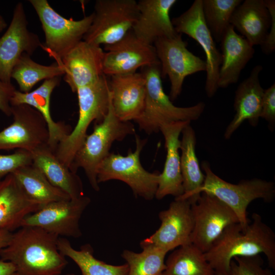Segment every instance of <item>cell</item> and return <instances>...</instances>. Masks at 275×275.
Instances as JSON below:
<instances>
[{
	"mask_svg": "<svg viewBox=\"0 0 275 275\" xmlns=\"http://www.w3.org/2000/svg\"><path fill=\"white\" fill-rule=\"evenodd\" d=\"M190 124L189 121H178L164 124L160 128L164 139L167 155L155 194V197L157 200H161L168 195L176 198L184 193L179 152L180 147L179 136L183 129Z\"/></svg>",
	"mask_w": 275,
	"mask_h": 275,
	"instance_id": "44dd1931",
	"label": "cell"
},
{
	"mask_svg": "<svg viewBox=\"0 0 275 275\" xmlns=\"http://www.w3.org/2000/svg\"><path fill=\"white\" fill-rule=\"evenodd\" d=\"M158 64L154 46L139 39L132 29L119 41L104 47L103 73L106 76L135 73L139 68Z\"/></svg>",
	"mask_w": 275,
	"mask_h": 275,
	"instance_id": "e0dca14e",
	"label": "cell"
},
{
	"mask_svg": "<svg viewBox=\"0 0 275 275\" xmlns=\"http://www.w3.org/2000/svg\"><path fill=\"white\" fill-rule=\"evenodd\" d=\"M252 218L245 230L239 223L227 227L204 253L215 275H230V263L235 257L260 254L275 269V234L260 214L254 213Z\"/></svg>",
	"mask_w": 275,
	"mask_h": 275,
	"instance_id": "7a4b0ae2",
	"label": "cell"
},
{
	"mask_svg": "<svg viewBox=\"0 0 275 275\" xmlns=\"http://www.w3.org/2000/svg\"><path fill=\"white\" fill-rule=\"evenodd\" d=\"M108 86L115 114L121 121L136 120L145 103L146 80L142 72L110 76Z\"/></svg>",
	"mask_w": 275,
	"mask_h": 275,
	"instance_id": "d6986e66",
	"label": "cell"
},
{
	"mask_svg": "<svg viewBox=\"0 0 275 275\" xmlns=\"http://www.w3.org/2000/svg\"><path fill=\"white\" fill-rule=\"evenodd\" d=\"M64 74L65 70L61 63L42 65L33 61L30 55L24 53L14 66L11 78L16 80L20 92L28 93L39 81L61 77Z\"/></svg>",
	"mask_w": 275,
	"mask_h": 275,
	"instance_id": "1f68e13d",
	"label": "cell"
},
{
	"mask_svg": "<svg viewBox=\"0 0 275 275\" xmlns=\"http://www.w3.org/2000/svg\"><path fill=\"white\" fill-rule=\"evenodd\" d=\"M146 80V95L143 112L134 121L139 128L150 134L160 131L161 126L178 121L198 120L205 108L203 102L188 107L175 105L164 92L160 64L142 68Z\"/></svg>",
	"mask_w": 275,
	"mask_h": 275,
	"instance_id": "3957f363",
	"label": "cell"
},
{
	"mask_svg": "<svg viewBox=\"0 0 275 275\" xmlns=\"http://www.w3.org/2000/svg\"><path fill=\"white\" fill-rule=\"evenodd\" d=\"M31 153L32 164L53 185L65 192L71 199L85 195L80 178L58 158L48 145L37 149Z\"/></svg>",
	"mask_w": 275,
	"mask_h": 275,
	"instance_id": "4316f807",
	"label": "cell"
},
{
	"mask_svg": "<svg viewBox=\"0 0 275 275\" xmlns=\"http://www.w3.org/2000/svg\"><path fill=\"white\" fill-rule=\"evenodd\" d=\"M13 174L27 197L41 206L52 202L71 199L53 185L32 163L19 169Z\"/></svg>",
	"mask_w": 275,
	"mask_h": 275,
	"instance_id": "f1b7e54d",
	"label": "cell"
},
{
	"mask_svg": "<svg viewBox=\"0 0 275 275\" xmlns=\"http://www.w3.org/2000/svg\"><path fill=\"white\" fill-rule=\"evenodd\" d=\"M13 122L0 131V150L30 152L48 145L49 131L42 115L26 104L11 106Z\"/></svg>",
	"mask_w": 275,
	"mask_h": 275,
	"instance_id": "5bb4252c",
	"label": "cell"
},
{
	"mask_svg": "<svg viewBox=\"0 0 275 275\" xmlns=\"http://www.w3.org/2000/svg\"><path fill=\"white\" fill-rule=\"evenodd\" d=\"M270 24L271 16L264 0L242 1L230 19V24L253 46L263 44Z\"/></svg>",
	"mask_w": 275,
	"mask_h": 275,
	"instance_id": "484cf974",
	"label": "cell"
},
{
	"mask_svg": "<svg viewBox=\"0 0 275 275\" xmlns=\"http://www.w3.org/2000/svg\"><path fill=\"white\" fill-rule=\"evenodd\" d=\"M141 246L143 251L140 253L125 250L122 254L128 266V275H161L167 253L151 245Z\"/></svg>",
	"mask_w": 275,
	"mask_h": 275,
	"instance_id": "d6a6232c",
	"label": "cell"
},
{
	"mask_svg": "<svg viewBox=\"0 0 275 275\" xmlns=\"http://www.w3.org/2000/svg\"><path fill=\"white\" fill-rule=\"evenodd\" d=\"M32 163V153L26 150H16L12 154H0V181L19 169Z\"/></svg>",
	"mask_w": 275,
	"mask_h": 275,
	"instance_id": "d590c367",
	"label": "cell"
},
{
	"mask_svg": "<svg viewBox=\"0 0 275 275\" xmlns=\"http://www.w3.org/2000/svg\"><path fill=\"white\" fill-rule=\"evenodd\" d=\"M264 1L271 16V24L265 41L260 46L264 54L269 55L275 50V1Z\"/></svg>",
	"mask_w": 275,
	"mask_h": 275,
	"instance_id": "74e56055",
	"label": "cell"
},
{
	"mask_svg": "<svg viewBox=\"0 0 275 275\" xmlns=\"http://www.w3.org/2000/svg\"><path fill=\"white\" fill-rule=\"evenodd\" d=\"M12 233V232L6 230H0V250L7 245Z\"/></svg>",
	"mask_w": 275,
	"mask_h": 275,
	"instance_id": "60d3db41",
	"label": "cell"
},
{
	"mask_svg": "<svg viewBox=\"0 0 275 275\" xmlns=\"http://www.w3.org/2000/svg\"><path fill=\"white\" fill-rule=\"evenodd\" d=\"M104 50L98 45L82 40L61 60L64 80L73 93L103 75Z\"/></svg>",
	"mask_w": 275,
	"mask_h": 275,
	"instance_id": "ac0fdd59",
	"label": "cell"
},
{
	"mask_svg": "<svg viewBox=\"0 0 275 275\" xmlns=\"http://www.w3.org/2000/svg\"><path fill=\"white\" fill-rule=\"evenodd\" d=\"M0 275H18L15 266L10 262L0 259Z\"/></svg>",
	"mask_w": 275,
	"mask_h": 275,
	"instance_id": "ab89813d",
	"label": "cell"
},
{
	"mask_svg": "<svg viewBox=\"0 0 275 275\" xmlns=\"http://www.w3.org/2000/svg\"><path fill=\"white\" fill-rule=\"evenodd\" d=\"M201 168L205 177L201 193L212 194L228 205L237 216L244 230L250 222L246 216L250 203L258 199L271 203L275 198V185L272 181L255 178L233 184L216 175L208 161H203Z\"/></svg>",
	"mask_w": 275,
	"mask_h": 275,
	"instance_id": "8992f818",
	"label": "cell"
},
{
	"mask_svg": "<svg viewBox=\"0 0 275 275\" xmlns=\"http://www.w3.org/2000/svg\"><path fill=\"white\" fill-rule=\"evenodd\" d=\"M41 22L45 42L41 47L56 62L83 40L90 26L94 14L74 20L67 19L54 10L47 0H30Z\"/></svg>",
	"mask_w": 275,
	"mask_h": 275,
	"instance_id": "52a82bcc",
	"label": "cell"
},
{
	"mask_svg": "<svg viewBox=\"0 0 275 275\" xmlns=\"http://www.w3.org/2000/svg\"><path fill=\"white\" fill-rule=\"evenodd\" d=\"M180 149V168L184 189L178 199H187L191 203L200 195L201 188L205 180V175L201 169L196 153V135L190 124L182 130Z\"/></svg>",
	"mask_w": 275,
	"mask_h": 275,
	"instance_id": "83f0119b",
	"label": "cell"
},
{
	"mask_svg": "<svg viewBox=\"0 0 275 275\" xmlns=\"http://www.w3.org/2000/svg\"><path fill=\"white\" fill-rule=\"evenodd\" d=\"M230 275H273L271 270L264 267L260 255L235 257L230 263Z\"/></svg>",
	"mask_w": 275,
	"mask_h": 275,
	"instance_id": "e575fe53",
	"label": "cell"
},
{
	"mask_svg": "<svg viewBox=\"0 0 275 275\" xmlns=\"http://www.w3.org/2000/svg\"><path fill=\"white\" fill-rule=\"evenodd\" d=\"M262 69V65L255 66L250 75L238 86L235 92L234 102L235 114L226 128L225 139H230L245 120L253 126L258 125L264 90L259 80V74Z\"/></svg>",
	"mask_w": 275,
	"mask_h": 275,
	"instance_id": "7402d4cb",
	"label": "cell"
},
{
	"mask_svg": "<svg viewBox=\"0 0 275 275\" xmlns=\"http://www.w3.org/2000/svg\"><path fill=\"white\" fill-rule=\"evenodd\" d=\"M172 22L177 33L188 35L202 48L206 64L205 90L208 97H213L218 89L217 82L222 55L205 23L202 0H195L184 12L172 18Z\"/></svg>",
	"mask_w": 275,
	"mask_h": 275,
	"instance_id": "7c38bea8",
	"label": "cell"
},
{
	"mask_svg": "<svg viewBox=\"0 0 275 275\" xmlns=\"http://www.w3.org/2000/svg\"><path fill=\"white\" fill-rule=\"evenodd\" d=\"M221 43L222 61L217 86L218 89H224L237 82L242 70L253 58L255 49L231 24Z\"/></svg>",
	"mask_w": 275,
	"mask_h": 275,
	"instance_id": "cb8c5ba5",
	"label": "cell"
},
{
	"mask_svg": "<svg viewBox=\"0 0 275 275\" xmlns=\"http://www.w3.org/2000/svg\"><path fill=\"white\" fill-rule=\"evenodd\" d=\"M39 36L28 29V21L22 3L13 10L11 21L0 38V80L11 83L12 70L24 53L31 56L41 47Z\"/></svg>",
	"mask_w": 275,
	"mask_h": 275,
	"instance_id": "9a60e30c",
	"label": "cell"
},
{
	"mask_svg": "<svg viewBox=\"0 0 275 275\" xmlns=\"http://www.w3.org/2000/svg\"><path fill=\"white\" fill-rule=\"evenodd\" d=\"M260 118L265 119L268 122L270 130H273L275 126L274 82L264 90Z\"/></svg>",
	"mask_w": 275,
	"mask_h": 275,
	"instance_id": "8d00e7d4",
	"label": "cell"
},
{
	"mask_svg": "<svg viewBox=\"0 0 275 275\" xmlns=\"http://www.w3.org/2000/svg\"><path fill=\"white\" fill-rule=\"evenodd\" d=\"M241 0H202L205 23L215 41L221 42L230 25V19Z\"/></svg>",
	"mask_w": 275,
	"mask_h": 275,
	"instance_id": "836d02e7",
	"label": "cell"
},
{
	"mask_svg": "<svg viewBox=\"0 0 275 275\" xmlns=\"http://www.w3.org/2000/svg\"><path fill=\"white\" fill-rule=\"evenodd\" d=\"M58 246L62 255L71 259L78 266L82 275H128L129 268L126 263L114 265L96 259L89 244L82 245L78 250L72 246L67 239L59 237Z\"/></svg>",
	"mask_w": 275,
	"mask_h": 275,
	"instance_id": "f546056e",
	"label": "cell"
},
{
	"mask_svg": "<svg viewBox=\"0 0 275 275\" xmlns=\"http://www.w3.org/2000/svg\"><path fill=\"white\" fill-rule=\"evenodd\" d=\"M66 275H75V274H74V273H68V274H66Z\"/></svg>",
	"mask_w": 275,
	"mask_h": 275,
	"instance_id": "7bdbcfd3",
	"label": "cell"
},
{
	"mask_svg": "<svg viewBox=\"0 0 275 275\" xmlns=\"http://www.w3.org/2000/svg\"><path fill=\"white\" fill-rule=\"evenodd\" d=\"M15 90L12 83L0 80V111L8 117L11 116L10 100Z\"/></svg>",
	"mask_w": 275,
	"mask_h": 275,
	"instance_id": "f35d334b",
	"label": "cell"
},
{
	"mask_svg": "<svg viewBox=\"0 0 275 275\" xmlns=\"http://www.w3.org/2000/svg\"><path fill=\"white\" fill-rule=\"evenodd\" d=\"M76 93L79 107L77 122L54 151L58 158L70 169L88 134L90 125L93 122H101L108 112L110 102L108 79L103 74L94 82L78 88Z\"/></svg>",
	"mask_w": 275,
	"mask_h": 275,
	"instance_id": "5b68a950",
	"label": "cell"
},
{
	"mask_svg": "<svg viewBox=\"0 0 275 275\" xmlns=\"http://www.w3.org/2000/svg\"><path fill=\"white\" fill-rule=\"evenodd\" d=\"M191 202L175 198L169 208L158 214L159 228L149 237L143 240L141 246L151 245L169 252L191 243L194 221Z\"/></svg>",
	"mask_w": 275,
	"mask_h": 275,
	"instance_id": "2e32d148",
	"label": "cell"
},
{
	"mask_svg": "<svg viewBox=\"0 0 275 275\" xmlns=\"http://www.w3.org/2000/svg\"><path fill=\"white\" fill-rule=\"evenodd\" d=\"M59 237L38 227H21L0 250L1 259L11 263L18 275H61L68 261L58 249Z\"/></svg>",
	"mask_w": 275,
	"mask_h": 275,
	"instance_id": "6da1fadb",
	"label": "cell"
},
{
	"mask_svg": "<svg viewBox=\"0 0 275 275\" xmlns=\"http://www.w3.org/2000/svg\"><path fill=\"white\" fill-rule=\"evenodd\" d=\"M41 207L27 197L13 174L0 181V230L13 232L25 216Z\"/></svg>",
	"mask_w": 275,
	"mask_h": 275,
	"instance_id": "d4e9b609",
	"label": "cell"
},
{
	"mask_svg": "<svg viewBox=\"0 0 275 275\" xmlns=\"http://www.w3.org/2000/svg\"><path fill=\"white\" fill-rule=\"evenodd\" d=\"M92 22L83 40L100 46L113 44L132 28L139 15L135 0H97Z\"/></svg>",
	"mask_w": 275,
	"mask_h": 275,
	"instance_id": "9c48e42d",
	"label": "cell"
},
{
	"mask_svg": "<svg viewBox=\"0 0 275 275\" xmlns=\"http://www.w3.org/2000/svg\"><path fill=\"white\" fill-rule=\"evenodd\" d=\"M135 133L131 122L120 120L114 113L111 99L108 112L100 123H94L92 132L87 134L77 152L71 171L76 173L79 168L84 170L91 187L99 190L97 171L102 161L109 155L115 141H121L127 136Z\"/></svg>",
	"mask_w": 275,
	"mask_h": 275,
	"instance_id": "277c9868",
	"label": "cell"
},
{
	"mask_svg": "<svg viewBox=\"0 0 275 275\" xmlns=\"http://www.w3.org/2000/svg\"><path fill=\"white\" fill-rule=\"evenodd\" d=\"M181 35L159 38L153 45L160 63L161 77L168 76L169 78V97L172 101L180 95L186 77L206 70L205 61L188 49L187 42Z\"/></svg>",
	"mask_w": 275,
	"mask_h": 275,
	"instance_id": "30bf717a",
	"label": "cell"
},
{
	"mask_svg": "<svg viewBox=\"0 0 275 275\" xmlns=\"http://www.w3.org/2000/svg\"><path fill=\"white\" fill-rule=\"evenodd\" d=\"M176 0H140L139 15L132 28L135 36L143 42L153 45L161 38L173 37L175 31L170 17Z\"/></svg>",
	"mask_w": 275,
	"mask_h": 275,
	"instance_id": "ffe728a7",
	"label": "cell"
},
{
	"mask_svg": "<svg viewBox=\"0 0 275 275\" xmlns=\"http://www.w3.org/2000/svg\"><path fill=\"white\" fill-rule=\"evenodd\" d=\"M147 140L135 134L136 148L130 149L127 155L110 153L100 164L97 171L98 183L118 180L126 183L133 194L147 200L155 197L160 173H150L141 164L140 156Z\"/></svg>",
	"mask_w": 275,
	"mask_h": 275,
	"instance_id": "ba28073f",
	"label": "cell"
},
{
	"mask_svg": "<svg viewBox=\"0 0 275 275\" xmlns=\"http://www.w3.org/2000/svg\"><path fill=\"white\" fill-rule=\"evenodd\" d=\"M165 264L161 275H215L204 253L192 243L176 249Z\"/></svg>",
	"mask_w": 275,
	"mask_h": 275,
	"instance_id": "4dcf8cb0",
	"label": "cell"
},
{
	"mask_svg": "<svg viewBox=\"0 0 275 275\" xmlns=\"http://www.w3.org/2000/svg\"><path fill=\"white\" fill-rule=\"evenodd\" d=\"M7 26V24L4 18L0 15V33Z\"/></svg>",
	"mask_w": 275,
	"mask_h": 275,
	"instance_id": "b9f144b4",
	"label": "cell"
},
{
	"mask_svg": "<svg viewBox=\"0 0 275 275\" xmlns=\"http://www.w3.org/2000/svg\"><path fill=\"white\" fill-rule=\"evenodd\" d=\"M90 202V198L84 195L49 203L25 216L20 227H38L59 237L78 238L82 235L79 221Z\"/></svg>",
	"mask_w": 275,
	"mask_h": 275,
	"instance_id": "4fadbf2b",
	"label": "cell"
},
{
	"mask_svg": "<svg viewBox=\"0 0 275 275\" xmlns=\"http://www.w3.org/2000/svg\"><path fill=\"white\" fill-rule=\"evenodd\" d=\"M61 77H55L44 80L35 90L28 93L15 90L10 100L11 106L26 104L38 111L44 118L48 128V146L54 151L58 145L71 131L70 126L62 121L56 122L50 111L51 94L58 87Z\"/></svg>",
	"mask_w": 275,
	"mask_h": 275,
	"instance_id": "603a6c76",
	"label": "cell"
},
{
	"mask_svg": "<svg viewBox=\"0 0 275 275\" xmlns=\"http://www.w3.org/2000/svg\"><path fill=\"white\" fill-rule=\"evenodd\" d=\"M191 208L194 221L191 243L204 253L227 227L239 223L237 216L228 205L208 193L202 192L191 203Z\"/></svg>",
	"mask_w": 275,
	"mask_h": 275,
	"instance_id": "8fae6325",
	"label": "cell"
}]
</instances>
